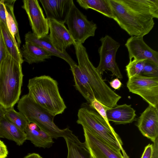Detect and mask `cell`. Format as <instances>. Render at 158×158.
<instances>
[{
	"mask_svg": "<svg viewBox=\"0 0 158 158\" xmlns=\"http://www.w3.org/2000/svg\"><path fill=\"white\" fill-rule=\"evenodd\" d=\"M145 60L133 59L129 61V63L126 66L128 78L141 74Z\"/></svg>",
	"mask_w": 158,
	"mask_h": 158,
	"instance_id": "obj_26",
	"label": "cell"
},
{
	"mask_svg": "<svg viewBox=\"0 0 158 158\" xmlns=\"http://www.w3.org/2000/svg\"><path fill=\"white\" fill-rule=\"evenodd\" d=\"M50 34L48 36L54 47L63 53L67 52V48L74 45L75 42L64 24L48 19Z\"/></svg>",
	"mask_w": 158,
	"mask_h": 158,
	"instance_id": "obj_14",
	"label": "cell"
},
{
	"mask_svg": "<svg viewBox=\"0 0 158 158\" xmlns=\"http://www.w3.org/2000/svg\"><path fill=\"white\" fill-rule=\"evenodd\" d=\"M106 114L108 121L116 124L130 123L136 120L135 111L131 105L125 104L108 109Z\"/></svg>",
	"mask_w": 158,
	"mask_h": 158,
	"instance_id": "obj_17",
	"label": "cell"
},
{
	"mask_svg": "<svg viewBox=\"0 0 158 158\" xmlns=\"http://www.w3.org/2000/svg\"><path fill=\"white\" fill-rule=\"evenodd\" d=\"M127 86L130 92L140 96L149 105L158 108V77L135 76L128 78Z\"/></svg>",
	"mask_w": 158,
	"mask_h": 158,
	"instance_id": "obj_8",
	"label": "cell"
},
{
	"mask_svg": "<svg viewBox=\"0 0 158 158\" xmlns=\"http://www.w3.org/2000/svg\"><path fill=\"white\" fill-rule=\"evenodd\" d=\"M39 132L42 137L51 147L54 143L52 137L50 135L41 129L39 130Z\"/></svg>",
	"mask_w": 158,
	"mask_h": 158,
	"instance_id": "obj_32",
	"label": "cell"
},
{
	"mask_svg": "<svg viewBox=\"0 0 158 158\" xmlns=\"http://www.w3.org/2000/svg\"><path fill=\"white\" fill-rule=\"evenodd\" d=\"M17 109L29 123L35 124L39 128L53 138H67L77 142L81 141L68 127L61 129L54 123V116L37 104L28 94L22 96L18 102Z\"/></svg>",
	"mask_w": 158,
	"mask_h": 158,
	"instance_id": "obj_5",
	"label": "cell"
},
{
	"mask_svg": "<svg viewBox=\"0 0 158 158\" xmlns=\"http://www.w3.org/2000/svg\"><path fill=\"white\" fill-rule=\"evenodd\" d=\"M85 146L91 158H126L121 152L111 148L98 137L83 128Z\"/></svg>",
	"mask_w": 158,
	"mask_h": 158,
	"instance_id": "obj_11",
	"label": "cell"
},
{
	"mask_svg": "<svg viewBox=\"0 0 158 158\" xmlns=\"http://www.w3.org/2000/svg\"><path fill=\"white\" fill-rule=\"evenodd\" d=\"M101 45L98 49L100 56V62L96 68L101 75L106 70L110 71L112 76L122 79L123 76L116 61L117 52L120 44L111 37L106 35L100 40Z\"/></svg>",
	"mask_w": 158,
	"mask_h": 158,
	"instance_id": "obj_9",
	"label": "cell"
},
{
	"mask_svg": "<svg viewBox=\"0 0 158 158\" xmlns=\"http://www.w3.org/2000/svg\"><path fill=\"white\" fill-rule=\"evenodd\" d=\"M28 95L38 105L55 116L66 108L55 80L45 75L29 79Z\"/></svg>",
	"mask_w": 158,
	"mask_h": 158,
	"instance_id": "obj_3",
	"label": "cell"
},
{
	"mask_svg": "<svg viewBox=\"0 0 158 158\" xmlns=\"http://www.w3.org/2000/svg\"><path fill=\"white\" fill-rule=\"evenodd\" d=\"M22 64L7 50L0 64V104L6 109L14 107L19 100L23 76Z\"/></svg>",
	"mask_w": 158,
	"mask_h": 158,
	"instance_id": "obj_4",
	"label": "cell"
},
{
	"mask_svg": "<svg viewBox=\"0 0 158 158\" xmlns=\"http://www.w3.org/2000/svg\"><path fill=\"white\" fill-rule=\"evenodd\" d=\"M46 18L63 24L65 23L74 3L73 0H40Z\"/></svg>",
	"mask_w": 158,
	"mask_h": 158,
	"instance_id": "obj_15",
	"label": "cell"
},
{
	"mask_svg": "<svg viewBox=\"0 0 158 158\" xmlns=\"http://www.w3.org/2000/svg\"><path fill=\"white\" fill-rule=\"evenodd\" d=\"M130 61L133 59L145 60L158 65V52L150 48L144 41L143 37L131 36L125 44Z\"/></svg>",
	"mask_w": 158,
	"mask_h": 158,
	"instance_id": "obj_12",
	"label": "cell"
},
{
	"mask_svg": "<svg viewBox=\"0 0 158 158\" xmlns=\"http://www.w3.org/2000/svg\"><path fill=\"white\" fill-rule=\"evenodd\" d=\"M28 127L31 129H38L37 126L35 123H31L27 125Z\"/></svg>",
	"mask_w": 158,
	"mask_h": 158,
	"instance_id": "obj_38",
	"label": "cell"
},
{
	"mask_svg": "<svg viewBox=\"0 0 158 158\" xmlns=\"http://www.w3.org/2000/svg\"><path fill=\"white\" fill-rule=\"evenodd\" d=\"M153 152L152 158H158V140L153 143Z\"/></svg>",
	"mask_w": 158,
	"mask_h": 158,
	"instance_id": "obj_35",
	"label": "cell"
},
{
	"mask_svg": "<svg viewBox=\"0 0 158 158\" xmlns=\"http://www.w3.org/2000/svg\"><path fill=\"white\" fill-rule=\"evenodd\" d=\"M78 65L70 68L75 88L89 103L96 100L106 109L117 105L121 97L113 91L102 79L89 59L85 48L81 44H74Z\"/></svg>",
	"mask_w": 158,
	"mask_h": 158,
	"instance_id": "obj_1",
	"label": "cell"
},
{
	"mask_svg": "<svg viewBox=\"0 0 158 158\" xmlns=\"http://www.w3.org/2000/svg\"><path fill=\"white\" fill-rule=\"evenodd\" d=\"M0 22H1V21L0 20V29L1 28V26H0Z\"/></svg>",
	"mask_w": 158,
	"mask_h": 158,
	"instance_id": "obj_39",
	"label": "cell"
},
{
	"mask_svg": "<svg viewBox=\"0 0 158 158\" xmlns=\"http://www.w3.org/2000/svg\"><path fill=\"white\" fill-rule=\"evenodd\" d=\"M24 131L26 135L27 140H30L35 146L44 148L50 147L41 136L38 129H31L27 126Z\"/></svg>",
	"mask_w": 158,
	"mask_h": 158,
	"instance_id": "obj_25",
	"label": "cell"
},
{
	"mask_svg": "<svg viewBox=\"0 0 158 158\" xmlns=\"http://www.w3.org/2000/svg\"><path fill=\"white\" fill-rule=\"evenodd\" d=\"M141 74L149 77H158V65L152 61L145 60Z\"/></svg>",
	"mask_w": 158,
	"mask_h": 158,
	"instance_id": "obj_27",
	"label": "cell"
},
{
	"mask_svg": "<svg viewBox=\"0 0 158 158\" xmlns=\"http://www.w3.org/2000/svg\"><path fill=\"white\" fill-rule=\"evenodd\" d=\"M77 117L78 124L97 136L112 148L121 152L126 158H129L123 147L120 137L110 124L107 123L95 110L82 107L78 111Z\"/></svg>",
	"mask_w": 158,
	"mask_h": 158,
	"instance_id": "obj_6",
	"label": "cell"
},
{
	"mask_svg": "<svg viewBox=\"0 0 158 158\" xmlns=\"http://www.w3.org/2000/svg\"><path fill=\"white\" fill-rule=\"evenodd\" d=\"M136 126L142 135L153 143L158 137V108L151 105L141 114Z\"/></svg>",
	"mask_w": 158,
	"mask_h": 158,
	"instance_id": "obj_13",
	"label": "cell"
},
{
	"mask_svg": "<svg viewBox=\"0 0 158 158\" xmlns=\"http://www.w3.org/2000/svg\"><path fill=\"white\" fill-rule=\"evenodd\" d=\"M8 151L6 145L0 139V158H6Z\"/></svg>",
	"mask_w": 158,
	"mask_h": 158,
	"instance_id": "obj_33",
	"label": "cell"
},
{
	"mask_svg": "<svg viewBox=\"0 0 158 158\" xmlns=\"http://www.w3.org/2000/svg\"><path fill=\"white\" fill-rule=\"evenodd\" d=\"M23 3L22 7L28 15L32 33L38 39L48 35V21L44 15L38 1L24 0Z\"/></svg>",
	"mask_w": 158,
	"mask_h": 158,
	"instance_id": "obj_10",
	"label": "cell"
},
{
	"mask_svg": "<svg viewBox=\"0 0 158 158\" xmlns=\"http://www.w3.org/2000/svg\"><path fill=\"white\" fill-rule=\"evenodd\" d=\"M64 139L68 150L67 158H91L84 143L75 142L67 138Z\"/></svg>",
	"mask_w": 158,
	"mask_h": 158,
	"instance_id": "obj_23",
	"label": "cell"
},
{
	"mask_svg": "<svg viewBox=\"0 0 158 158\" xmlns=\"http://www.w3.org/2000/svg\"><path fill=\"white\" fill-rule=\"evenodd\" d=\"M65 23L76 42L83 44L86 40L94 36L97 27L93 21H89L86 16L77 8L73 3Z\"/></svg>",
	"mask_w": 158,
	"mask_h": 158,
	"instance_id": "obj_7",
	"label": "cell"
},
{
	"mask_svg": "<svg viewBox=\"0 0 158 158\" xmlns=\"http://www.w3.org/2000/svg\"><path fill=\"white\" fill-rule=\"evenodd\" d=\"M23 158H43L39 154L36 153H29Z\"/></svg>",
	"mask_w": 158,
	"mask_h": 158,
	"instance_id": "obj_37",
	"label": "cell"
},
{
	"mask_svg": "<svg viewBox=\"0 0 158 158\" xmlns=\"http://www.w3.org/2000/svg\"><path fill=\"white\" fill-rule=\"evenodd\" d=\"M77 2L85 10L91 9L108 18L113 19L109 0H77Z\"/></svg>",
	"mask_w": 158,
	"mask_h": 158,
	"instance_id": "obj_21",
	"label": "cell"
},
{
	"mask_svg": "<svg viewBox=\"0 0 158 158\" xmlns=\"http://www.w3.org/2000/svg\"><path fill=\"white\" fill-rule=\"evenodd\" d=\"M5 0H0V20L7 27Z\"/></svg>",
	"mask_w": 158,
	"mask_h": 158,
	"instance_id": "obj_30",
	"label": "cell"
},
{
	"mask_svg": "<svg viewBox=\"0 0 158 158\" xmlns=\"http://www.w3.org/2000/svg\"><path fill=\"white\" fill-rule=\"evenodd\" d=\"M15 1H5L6 26L15 42L19 48L21 41L18 25L14 13V6Z\"/></svg>",
	"mask_w": 158,
	"mask_h": 158,
	"instance_id": "obj_20",
	"label": "cell"
},
{
	"mask_svg": "<svg viewBox=\"0 0 158 158\" xmlns=\"http://www.w3.org/2000/svg\"><path fill=\"white\" fill-rule=\"evenodd\" d=\"M13 107L6 109L5 116L14 125L24 131L29 122L21 113L16 111Z\"/></svg>",
	"mask_w": 158,
	"mask_h": 158,
	"instance_id": "obj_24",
	"label": "cell"
},
{
	"mask_svg": "<svg viewBox=\"0 0 158 158\" xmlns=\"http://www.w3.org/2000/svg\"><path fill=\"white\" fill-rule=\"evenodd\" d=\"M153 152V144L149 143L145 147L141 158H152Z\"/></svg>",
	"mask_w": 158,
	"mask_h": 158,
	"instance_id": "obj_31",
	"label": "cell"
},
{
	"mask_svg": "<svg viewBox=\"0 0 158 158\" xmlns=\"http://www.w3.org/2000/svg\"><path fill=\"white\" fill-rule=\"evenodd\" d=\"M6 109L0 104V121L5 116Z\"/></svg>",
	"mask_w": 158,
	"mask_h": 158,
	"instance_id": "obj_36",
	"label": "cell"
},
{
	"mask_svg": "<svg viewBox=\"0 0 158 158\" xmlns=\"http://www.w3.org/2000/svg\"><path fill=\"white\" fill-rule=\"evenodd\" d=\"M89 104V106L96 111L108 124H110L106 114V109L105 107L99 102L94 100L91 101Z\"/></svg>",
	"mask_w": 158,
	"mask_h": 158,
	"instance_id": "obj_28",
	"label": "cell"
},
{
	"mask_svg": "<svg viewBox=\"0 0 158 158\" xmlns=\"http://www.w3.org/2000/svg\"><path fill=\"white\" fill-rule=\"evenodd\" d=\"M23 61L29 64L44 62L50 58L52 55L40 47L29 42H25L20 51Z\"/></svg>",
	"mask_w": 158,
	"mask_h": 158,
	"instance_id": "obj_19",
	"label": "cell"
},
{
	"mask_svg": "<svg viewBox=\"0 0 158 158\" xmlns=\"http://www.w3.org/2000/svg\"><path fill=\"white\" fill-rule=\"evenodd\" d=\"M109 83L110 86L115 89H119L122 85L121 82L117 78L113 80Z\"/></svg>",
	"mask_w": 158,
	"mask_h": 158,
	"instance_id": "obj_34",
	"label": "cell"
},
{
	"mask_svg": "<svg viewBox=\"0 0 158 158\" xmlns=\"http://www.w3.org/2000/svg\"><path fill=\"white\" fill-rule=\"evenodd\" d=\"M0 26L3 40L8 53L16 60L23 64V59L17 43L14 41L7 27L1 21Z\"/></svg>",
	"mask_w": 158,
	"mask_h": 158,
	"instance_id": "obj_22",
	"label": "cell"
},
{
	"mask_svg": "<svg viewBox=\"0 0 158 158\" xmlns=\"http://www.w3.org/2000/svg\"><path fill=\"white\" fill-rule=\"evenodd\" d=\"M0 138L14 141L19 146L22 145L27 140L25 131L14 125L6 116L0 121Z\"/></svg>",
	"mask_w": 158,
	"mask_h": 158,
	"instance_id": "obj_18",
	"label": "cell"
},
{
	"mask_svg": "<svg viewBox=\"0 0 158 158\" xmlns=\"http://www.w3.org/2000/svg\"><path fill=\"white\" fill-rule=\"evenodd\" d=\"M114 19L130 35L143 37L158 18V0H109Z\"/></svg>",
	"mask_w": 158,
	"mask_h": 158,
	"instance_id": "obj_2",
	"label": "cell"
},
{
	"mask_svg": "<svg viewBox=\"0 0 158 158\" xmlns=\"http://www.w3.org/2000/svg\"><path fill=\"white\" fill-rule=\"evenodd\" d=\"M25 42H29L44 49L52 56H55L64 60L69 65L70 68L77 64L67 52L63 53L57 49L53 45L48 35L38 38L32 32L29 31L25 35Z\"/></svg>",
	"mask_w": 158,
	"mask_h": 158,
	"instance_id": "obj_16",
	"label": "cell"
},
{
	"mask_svg": "<svg viewBox=\"0 0 158 158\" xmlns=\"http://www.w3.org/2000/svg\"><path fill=\"white\" fill-rule=\"evenodd\" d=\"M7 50L3 38L1 29H0V64L6 56Z\"/></svg>",
	"mask_w": 158,
	"mask_h": 158,
	"instance_id": "obj_29",
	"label": "cell"
}]
</instances>
